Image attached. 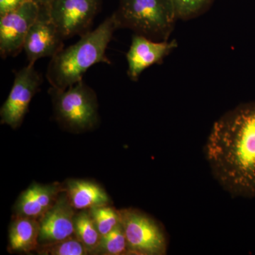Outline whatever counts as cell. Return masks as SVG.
Segmentation results:
<instances>
[{"label": "cell", "instance_id": "44dd1931", "mask_svg": "<svg viewBox=\"0 0 255 255\" xmlns=\"http://www.w3.org/2000/svg\"><path fill=\"white\" fill-rule=\"evenodd\" d=\"M41 6L48 8L55 0H34Z\"/></svg>", "mask_w": 255, "mask_h": 255}, {"label": "cell", "instance_id": "4fadbf2b", "mask_svg": "<svg viewBox=\"0 0 255 255\" xmlns=\"http://www.w3.org/2000/svg\"><path fill=\"white\" fill-rule=\"evenodd\" d=\"M64 188L75 210H90L110 205V196L97 183L82 179H69Z\"/></svg>", "mask_w": 255, "mask_h": 255}, {"label": "cell", "instance_id": "5b68a950", "mask_svg": "<svg viewBox=\"0 0 255 255\" xmlns=\"http://www.w3.org/2000/svg\"><path fill=\"white\" fill-rule=\"evenodd\" d=\"M119 214L127 238L128 255L165 254V235L155 220L135 209L120 210Z\"/></svg>", "mask_w": 255, "mask_h": 255}, {"label": "cell", "instance_id": "6da1fadb", "mask_svg": "<svg viewBox=\"0 0 255 255\" xmlns=\"http://www.w3.org/2000/svg\"><path fill=\"white\" fill-rule=\"evenodd\" d=\"M205 152L215 177L226 190L255 197V102L238 106L215 122Z\"/></svg>", "mask_w": 255, "mask_h": 255}, {"label": "cell", "instance_id": "ac0fdd59", "mask_svg": "<svg viewBox=\"0 0 255 255\" xmlns=\"http://www.w3.org/2000/svg\"><path fill=\"white\" fill-rule=\"evenodd\" d=\"M177 19L187 21L204 14L214 0H170Z\"/></svg>", "mask_w": 255, "mask_h": 255}, {"label": "cell", "instance_id": "52a82bcc", "mask_svg": "<svg viewBox=\"0 0 255 255\" xmlns=\"http://www.w3.org/2000/svg\"><path fill=\"white\" fill-rule=\"evenodd\" d=\"M41 6L28 0L9 12L0 16V55L14 57L23 49L25 39L39 14Z\"/></svg>", "mask_w": 255, "mask_h": 255}, {"label": "cell", "instance_id": "7c38bea8", "mask_svg": "<svg viewBox=\"0 0 255 255\" xmlns=\"http://www.w3.org/2000/svg\"><path fill=\"white\" fill-rule=\"evenodd\" d=\"M65 188L60 183H33L21 193L14 205V216L40 220L55 204Z\"/></svg>", "mask_w": 255, "mask_h": 255}, {"label": "cell", "instance_id": "30bf717a", "mask_svg": "<svg viewBox=\"0 0 255 255\" xmlns=\"http://www.w3.org/2000/svg\"><path fill=\"white\" fill-rule=\"evenodd\" d=\"M177 46L176 40L154 41L135 33L127 53L128 76L132 81H137L146 69L162 63Z\"/></svg>", "mask_w": 255, "mask_h": 255}, {"label": "cell", "instance_id": "277c9868", "mask_svg": "<svg viewBox=\"0 0 255 255\" xmlns=\"http://www.w3.org/2000/svg\"><path fill=\"white\" fill-rule=\"evenodd\" d=\"M55 119L75 132L93 128L99 122L98 101L95 90L83 80L65 90L50 87Z\"/></svg>", "mask_w": 255, "mask_h": 255}, {"label": "cell", "instance_id": "8fae6325", "mask_svg": "<svg viewBox=\"0 0 255 255\" xmlns=\"http://www.w3.org/2000/svg\"><path fill=\"white\" fill-rule=\"evenodd\" d=\"M75 211L64 189L53 206L39 220V246L75 236Z\"/></svg>", "mask_w": 255, "mask_h": 255}, {"label": "cell", "instance_id": "d6986e66", "mask_svg": "<svg viewBox=\"0 0 255 255\" xmlns=\"http://www.w3.org/2000/svg\"><path fill=\"white\" fill-rule=\"evenodd\" d=\"M90 211L102 236L113 231L121 223L119 211L110 205L93 208L90 209Z\"/></svg>", "mask_w": 255, "mask_h": 255}, {"label": "cell", "instance_id": "9a60e30c", "mask_svg": "<svg viewBox=\"0 0 255 255\" xmlns=\"http://www.w3.org/2000/svg\"><path fill=\"white\" fill-rule=\"evenodd\" d=\"M75 236L84 245L89 254H95L102 236L97 230L90 210H82L75 214Z\"/></svg>", "mask_w": 255, "mask_h": 255}, {"label": "cell", "instance_id": "ba28073f", "mask_svg": "<svg viewBox=\"0 0 255 255\" xmlns=\"http://www.w3.org/2000/svg\"><path fill=\"white\" fill-rule=\"evenodd\" d=\"M100 4V0H55L48 10L65 40L89 31Z\"/></svg>", "mask_w": 255, "mask_h": 255}, {"label": "cell", "instance_id": "ffe728a7", "mask_svg": "<svg viewBox=\"0 0 255 255\" xmlns=\"http://www.w3.org/2000/svg\"><path fill=\"white\" fill-rule=\"evenodd\" d=\"M28 0H0V16L18 7Z\"/></svg>", "mask_w": 255, "mask_h": 255}, {"label": "cell", "instance_id": "7a4b0ae2", "mask_svg": "<svg viewBox=\"0 0 255 255\" xmlns=\"http://www.w3.org/2000/svg\"><path fill=\"white\" fill-rule=\"evenodd\" d=\"M117 29L118 26L112 14L95 30L82 35L76 43L52 57L46 73L50 87L65 90L82 80L96 64L110 65L112 62L106 52Z\"/></svg>", "mask_w": 255, "mask_h": 255}, {"label": "cell", "instance_id": "8992f818", "mask_svg": "<svg viewBox=\"0 0 255 255\" xmlns=\"http://www.w3.org/2000/svg\"><path fill=\"white\" fill-rule=\"evenodd\" d=\"M42 82L41 75L35 69L34 65L28 64L15 73L12 87L0 110L1 124L13 129L21 126L30 102L39 90Z\"/></svg>", "mask_w": 255, "mask_h": 255}, {"label": "cell", "instance_id": "5bb4252c", "mask_svg": "<svg viewBox=\"0 0 255 255\" xmlns=\"http://www.w3.org/2000/svg\"><path fill=\"white\" fill-rule=\"evenodd\" d=\"M39 220L14 216L9 231L10 251L18 253L36 251L39 246Z\"/></svg>", "mask_w": 255, "mask_h": 255}, {"label": "cell", "instance_id": "3957f363", "mask_svg": "<svg viewBox=\"0 0 255 255\" xmlns=\"http://www.w3.org/2000/svg\"><path fill=\"white\" fill-rule=\"evenodd\" d=\"M118 28L154 41H168L177 18L170 0H120L113 14Z\"/></svg>", "mask_w": 255, "mask_h": 255}, {"label": "cell", "instance_id": "e0dca14e", "mask_svg": "<svg viewBox=\"0 0 255 255\" xmlns=\"http://www.w3.org/2000/svg\"><path fill=\"white\" fill-rule=\"evenodd\" d=\"M37 253L46 255H86V248L75 236L49 244L40 245Z\"/></svg>", "mask_w": 255, "mask_h": 255}, {"label": "cell", "instance_id": "2e32d148", "mask_svg": "<svg viewBox=\"0 0 255 255\" xmlns=\"http://www.w3.org/2000/svg\"><path fill=\"white\" fill-rule=\"evenodd\" d=\"M95 255H128L127 238L122 223L110 233L102 236Z\"/></svg>", "mask_w": 255, "mask_h": 255}, {"label": "cell", "instance_id": "9c48e42d", "mask_svg": "<svg viewBox=\"0 0 255 255\" xmlns=\"http://www.w3.org/2000/svg\"><path fill=\"white\" fill-rule=\"evenodd\" d=\"M64 38L50 17L48 8L41 6L23 44L28 64L43 58H51L63 48Z\"/></svg>", "mask_w": 255, "mask_h": 255}]
</instances>
